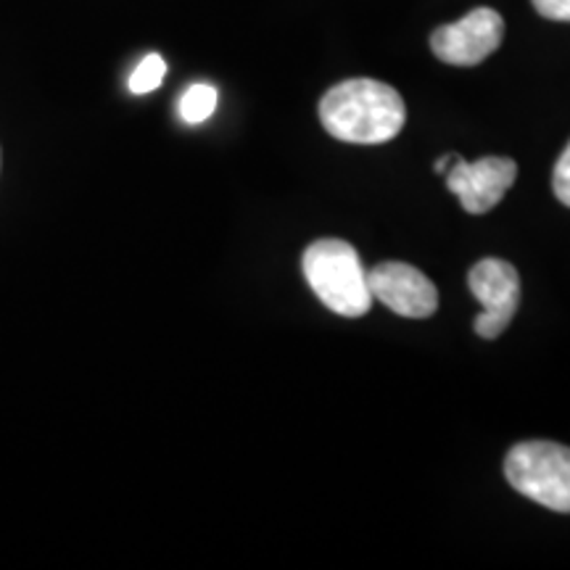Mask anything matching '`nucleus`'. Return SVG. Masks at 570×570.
<instances>
[{
  "mask_svg": "<svg viewBox=\"0 0 570 570\" xmlns=\"http://www.w3.org/2000/svg\"><path fill=\"white\" fill-rule=\"evenodd\" d=\"M320 122L336 140L377 146L402 132L407 106L391 85L360 77L325 92L320 101Z\"/></svg>",
  "mask_w": 570,
  "mask_h": 570,
  "instance_id": "f257e3e1",
  "label": "nucleus"
},
{
  "mask_svg": "<svg viewBox=\"0 0 570 570\" xmlns=\"http://www.w3.org/2000/svg\"><path fill=\"white\" fill-rule=\"evenodd\" d=\"M302 269L309 288L341 317H362L373 309L367 269L352 244L338 238L315 240L304 252Z\"/></svg>",
  "mask_w": 570,
  "mask_h": 570,
  "instance_id": "f03ea898",
  "label": "nucleus"
},
{
  "mask_svg": "<svg viewBox=\"0 0 570 570\" xmlns=\"http://www.w3.org/2000/svg\"><path fill=\"white\" fill-rule=\"evenodd\" d=\"M504 479L547 510L570 512V446L554 441H523L508 452Z\"/></svg>",
  "mask_w": 570,
  "mask_h": 570,
  "instance_id": "7ed1b4c3",
  "label": "nucleus"
},
{
  "mask_svg": "<svg viewBox=\"0 0 570 570\" xmlns=\"http://www.w3.org/2000/svg\"><path fill=\"white\" fill-rule=\"evenodd\" d=\"M468 285L479 298L483 312L475 317V333L481 338H499L512 323L520 306V275L504 259H481L470 269Z\"/></svg>",
  "mask_w": 570,
  "mask_h": 570,
  "instance_id": "20e7f679",
  "label": "nucleus"
},
{
  "mask_svg": "<svg viewBox=\"0 0 570 570\" xmlns=\"http://www.w3.org/2000/svg\"><path fill=\"white\" fill-rule=\"evenodd\" d=\"M504 40V19L494 9H473L454 24L431 35V48L452 67H475L487 61Z\"/></svg>",
  "mask_w": 570,
  "mask_h": 570,
  "instance_id": "39448f33",
  "label": "nucleus"
},
{
  "mask_svg": "<svg viewBox=\"0 0 570 570\" xmlns=\"http://www.w3.org/2000/svg\"><path fill=\"white\" fill-rule=\"evenodd\" d=\"M515 180L518 164L508 156H483L473 164L454 156L446 173V188L458 194L468 214H487L494 209Z\"/></svg>",
  "mask_w": 570,
  "mask_h": 570,
  "instance_id": "423d86ee",
  "label": "nucleus"
},
{
  "mask_svg": "<svg viewBox=\"0 0 570 570\" xmlns=\"http://www.w3.org/2000/svg\"><path fill=\"white\" fill-rule=\"evenodd\" d=\"M370 294L396 315L410 320L433 317L439 309V291L428 275L404 262H383L367 269Z\"/></svg>",
  "mask_w": 570,
  "mask_h": 570,
  "instance_id": "0eeeda50",
  "label": "nucleus"
},
{
  "mask_svg": "<svg viewBox=\"0 0 570 570\" xmlns=\"http://www.w3.org/2000/svg\"><path fill=\"white\" fill-rule=\"evenodd\" d=\"M217 101H219V96L212 85H204V82L190 85V88L185 90L180 98L183 122H188V125L206 122V119L214 114V109H217Z\"/></svg>",
  "mask_w": 570,
  "mask_h": 570,
  "instance_id": "6e6552de",
  "label": "nucleus"
},
{
  "mask_svg": "<svg viewBox=\"0 0 570 570\" xmlns=\"http://www.w3.org/2000/svg\"><path fill=\"white\" fill-rule=\"evenodd\" d=\"M164 75H167V61H164L159 53H148L146 59H142L132 71L130 90L135 92V96L154 92L164 82Z\"/></svg>",
  "mask_w": 570,
  "mask_h": 570,
  "instance_id": "1a4fd4ad",
  "label": "nucleus"
},
{
  "mask_svg": "<svg viewBox=\"0 0 570 570\" xmlns=\"http://www.w3.org/2000/svg\"><path fill=\"white\" fill-rule=\"evenodd\" d=\"M552 190H554V196H558V202L566 204L570 209V142L566 146V151L560 154L558 164H554Z\"/></svg>",
  "mask_w": 570,
  "mask_h": 570,
  "instance_id": "9d476101",
  "label": "nucleus"
},
{
  "mask_svg": "<svg viewBox=\"0 0 570 570\" xmlns=\"http://www.w3.org/2000/svg\"><path fill=\"white\" fill-rule=\"evenodd\" d=\"M544 19L552 21H570V0H531Z\"/></svg>",
  "mask_w": 570,
  "mask_h": 570,
  "instance_id": "9b49d317",
  "label": "nucleus"
},
{
  "mask_svg": "<svg viewBox=\"0 0 570 570\" xmlns=\"http://www.w3.org/2000/svg\"><path fill=\"white\" fill-rule=\"evenodd\" d=\"M452 161H454V156H444V159H441L439 164H436V173H441V175H446V169L452 167Z\"/></svg>",
  "mask_w": 570,
  "mask_h": 570,
  "instance_id": "f8f14e48",
  "label": "nucleus"
}]
</instances>
